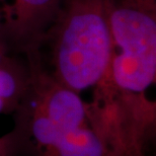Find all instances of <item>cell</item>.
Returning a JSON list of instances; mask_svg holds the SVG:
<instances>
[{
  "mask_svg": "<svg viewBox=\"0 0 156 156\" xmlns=\"http://www.w3.org/2000/svg\"><path fill=\"white\" fill-rule=\"evenodd\" d=\"M27 58L30 86L13 113L18 156H112L90 123L80 93L55 80L39 53Z\"/></svg>",
  "mask_w": 156,
  "mask_h": 156,
  "instance_id": "obj_1",
  "label": "cell"
},
{
  "mask_svg": "<svg viewBox=\"0 0 156 156\" xmlns=\"http://www.w3.org/2000/svg\"><path fill=\"white\" fill-rule=\"evenodd\" d=\"M44 45L50 52L44 66L55 80L77 93L93 88L107 73L113 51L110 0H63Z\"/></svg>",
  "mask_w": 156,
  "mask_h": 156,
  "instance_id": "obj_2",
  "label": "cell"
},
{
  "mask_svg": "<svg viewBox=\"0 0 156 156\" xmlns=\"http://www.w3.org/2000/svg\"><path fill=\"white\" fill-rule=\"evenodd\" d=\"M113 40L105 81L118 91L146 94L156 79V11L129 0H110Z\"/></svg>",
  "mask_w": 156,
  "mask_h": 156,
  "instance_id": "obj_3",
  "label": "cell"
},
{
  "mask_svg": "<svg viewBox=\"0 0 156 156\" xmlns=\"http://www.w3.org/2000/svg\"><path fill=\"white\" fill-rule=\"evenodd\" d=\"M63 0H0V33L23 55L39 51Z\"/></svg>",
  "mask_w": 156,
  "mask_h": 156,
  "instance_id": "obj_4",
  "label": "cell"
},
{
  "mask_svg": "<svg viewBox=\"0 0 156 156\" xmlns=\"http://www.w3.org/2000/svg\"><path fill=\"white\" fill-rule=\"evenodd\" d=\"M30 82L29 58L12 48L0 33V115L17 110Z\"/></svg>",
  "mask_w": 156,
  "mask_h": 156,
  "instance_id": "obj_5",
  "label": "cell"
},
{
  "mask_svg": "<svg viewBox=\"0 0 156 156\" xmlns=\"http://www.w3.org/2000/svg\"><path fill=\"white\" fill-rule=\"evenodd\" d=\"M0 156H18L16 137L12 131L0 136Z\"/></svg>",
  "mask_w": 156,
  "mask_h": 156,
  "instance_id": "obj_6",
  "label": "cell"
},
{
  "mask_svg": "<svg viewBox=\"0 0 156 156\" xmlns=\"http://www.w3.org/2000/svg\"><path fill=\"white\" fill-rule=\"evenodd\" d=\"M129 1L139 5L140 7L148 9V10L156 11V0H129Z\"/></svg>",
  "mask_w": 156,
  "mask_h": 156,
  "instance_id": "obj_7",
  "label": "cell"
}]
</instances>
